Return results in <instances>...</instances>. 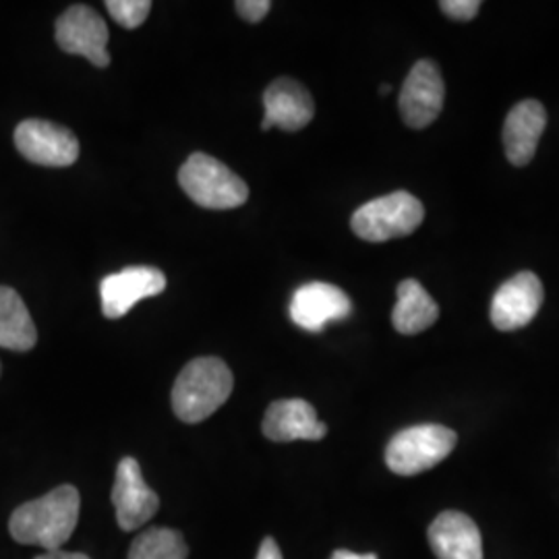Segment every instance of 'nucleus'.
Wrapping results in <instances>:
<instances>
[{"label":"nucleus","instance_id":"1","mask_svg":"<svg viewBox=\"0 0 559 559\" xmlns=\"http://www.w3.org/2000/svg\"><path fill=\"white\" fill-rule=\"evenodd\" d=\"M80 506V491L73 485H60L38 500L21 503L9 520V533L21 545L60 551L75 533Z\"/></svg>","mask_w":559,"mask_h":559},{"label":"nucleus","instance_id":"2","mask_svg":"<svg viewBox=\"0 0 559 559\" xmlns=\"http://www.w3.org/2000/svg\"><path fill=\"white\" fill-rule=\"evenodd\" d=\"M235 378L218 357H200L185 365L173 388V411L182 423L198 425L230 399Z\"/></svg>","mask_w":559,"mask_h":559},{"label":"nucleus","instance_id":"3","mask_svg":"<svg viewBox=\"0 0 559 559\" xmlns=\"http://www.w3.org/2000/svg\"><path fill=\"white\" fill-rule=\"evenodd\" d=\"M459 443L456 431L427 423L402 429L385 448V464L400 477H415L452 454Z\"/></svg>","mask_w":559,"mask_h":559},{"label":"nucleus","instance_id":"4","mask_svg":"<svg viewBox=\"0 0 559 559\" xmlns=\"http://www.w3.org/2000/svg\"><path fill=\"white\" fill-rule=\"evenodd\" d=\"M179 185L191 200L207 210H235L249 200L247 182L226 164L201 152L191 154L180 166Z\"/></svg>","mask_w":559,"mask_h":559},{"label":"nucleus","instance_id":"5","mask_svg":"<svg viewBox=\"0 0 559 559\" xmlns=\"http://www.w3.org/2000/svg\"><path fill=\"white\" fill-rule=\"evenodd\" d=\"M425 221V207L408 191H394L360 205L350 228L367 242H385L413 235Z\"/></svg>","mask_w":559,"mask_h":559},{"label":"nucleus","instance_id":"6","mask_svg":"<svg viewBox=\"0 0 559 559\" xmlns=\"http://www.w3.org/2000/svg\"><path fill=\"white\" fill-rule=\"evenodd\" d=\"M57 41L67 55H80L94 67H108L110 32L100 13L87 4L69 7L57 21Z\"/></svg>","mask_w":559,"mask_h":559},{"label":"nucleus","instance_id":"7","mask_svg":"<svg viewBox=\"0 0 559 559\" xmlns=\"http://www.w3.org/2000/svg\"><path fill=\"white\" fill-rule=\"evenodd\" d=\"M15 145L25 160L64 168L80 158V140L73 131L50 120L27 119L15 129Z\"/></svg>","mask_w":559,"mask_h":559},{"label":"nucleus","instance_id":"8","mask_svg":"<svg viewBox=\"0 0 559 559\" xmlns=\"http://www.w3.org/2000/svg\"><path fill=\"white\" fill-rule=\"evenodd\" d=\"M445 102V85L440 67L423 59L406 75L400 92V115L411 129H425L441 115Z\"/></svg>","mask_w":559,"mask_h":559},{"label":"nucleus","instance_id":"9","mask_svg":"<svg viewBox=\"0 0 559 559\" xmlns=\"http://www.w3.org/2000/svg\"><path fill=\"white\" fill-rule=\"evenodd\" d=\"M110 498L117 510V522L124 533L138 531L160 510L158 493L145 483L140 462L131 456L120 460Z\"/></svg>","mask_w":559,"mask_h":559},{"label":"nucleus","instance_id":"10","mask_svg":"<svg viewBox=\"0 0 559 559\" xmlns=\"http://www.w3.org/2000/svg\"><path fill=\"white\" fill-rule=\"evenodd\" d=\"M166 288V276L158 267L131 265L102 280V313L108 320L124 318L140 300L158 297Z\"/></svg>","mask_w":559,"mask_h":559},{"label":"nucleus","instance_id":"11","mask_svg":"<svg viewBox=\"0 0 559 559\" xmlns=\"http://www.w3.org/2000/svg\"><path fill=\"white\" fill-rule=\"evenodd\" d=\"M545 299L543 284L533 272H520L503 282L491 300V323L500 332H514L528 325Z\"/></svg>","mask_w":559,"mask_h":559},{"label":"nucleus","instance_id":"12","mask_svg":"<svg viewBox=\"0 0 559 559\" xmlns=\"http://www.w3.org/2000/svg\"><path fill=\"white\" fill-rule=\"evenodd\" d=\"M261 131L278 127L282 131H300L316 117V102L305 85L290 78H280L263 92Z\"/></svg>","mask_w":559,"mask_h":559},{"label":"nucleus","instance_id":"13","mask_svg":"<svg viewBox=\"0 0 559 559\" xmlns=\"http://www.w3.org/2000/svg\"><path fill=\"white\" fill-rule=\"evenodd\" d=\"M350 311L353 302L348 295L325 282H309L300 286L290 300V318L307 332H321L332 321L346 320Z\"/></svg>","mask_w":559,"mask_h":559},{"label":"nucleus","instance_id":"14","mask_svg":"<svg viewBox=\"0 0 559 559\" xmlns=\"http://www.w3.org/2000/svg\"><path fill=\"white\" fill-rule=\"evenodd\" d=\"M263 436L270 441H320L328 433V425L318 419L316 408L307 400H276L267 406L263 425Z\"/></svg>","mask_w":559,"mask_h":559},{"label":"nucleus","instance_id":"15","mask_svg":"<svg viewBox=\"0 0 559 559\" xmlns=\"http://www.w3.org/2000/svg\"><path fill=\"white\" fill-rule=\"evenodd\" d=\"M545 127L547 112L540 102H519L508 112L503 122V150L510 164L526 166L533 162Z\"/></svg>","mask_w":559,"mask_h":559},{"label":"nucleus","instance_id":"16","mask_svg":"<svg viewBox=\"0 0 559 559\" xmlns=\"http://www.w3.org/2000/svg\"><path fill=\"white\" fill-rule=\"evenodd\" d=\"M427 535L438 559H483L479 528L462 512H441Z\"/></svg>","mask_w":559,"mask_h":559},{"label":"nucleus","instance_id":"17","mask_svg":"<svg viewBox=\"0 0 559 559\" xmlns=\"http://www.w3.org/2000/svg\"><path fill=\"white\" fill-rule=\"evenodd\" d=\"M399 300L392 311L394 330L404 336H415L425 330H429L438 318L440 307L431 299V295L420 286L417 280H402L399 284Z\"/></svg>","mask_w":559,"mask_h":559},{"label":"nucleus","instance_id":"18","mask_svg":"<svg viewBox=\"0 0 559 559\" xmlns=\"http://www.w3.org/2000/svg\"><path fill=\"white\" fill-rule=\"evenodd\" d=\"M38 342V330L20 297L11 286H0V348L27 353Z\"/></svg>","mask_w":559,"mask_h":559},{"label":"nucleus","instance_id":"19","mask_svg":"<svg viewBox=\"0 0 559 559\" xmlns=\"http://www.w3.org/2000/svg\"><path fill=\"white\" fill-rule=\"evenodd\" d=\"M189 545L175 528H147L131 543L129 559H187Z\"/></svg>","mask_w":559,"mask_h":559},{"label":"nucleus","instance_id":"20","mask_svg":"<svg viewBox=\"0 0 559 559\" xmlns=\"http://www.w3.org/2000/svg\"><path fill=\"white\" fill-rule=\"evenodd\" d=\"M106 9L120 27L135 29L147 20L152 11V2L150 0H108Z\"/></svg>","mask_w":559,"mask_h":559},{"label":"nucleus","instance_id":"21","mask_svg":"<svg viewBox=\"0 0 559 559\" xmlns=\"http://www.w3.org/2000/svg\"><path fill=\"white\" fill-rule=\"evenodd\" d=\"M441 13L454 21H471L479 15V0H443Z\"/></svg>","mask_w":559,"mask_h":559},{"label":"nucleus","instance_id":"22","mask_svg":"<svg viewBox=\"0 0 559 559\" xmlns=\"http://www.w3.org/2000/svg\"><path fill=\"white\" fill-rule=\"evenodd\" d=\"M235 9L247 23H260L270 13L272 2L270 0H239L235 4Z\"/></svg>","mask_w":559,"mask_h":559},{"label":"nucleus","instance_id":"23","mask_svg":"<svg viewBox=\"0 0 559 559\" xmlns=\"http://www.w3.org/2000/svg\"><path fill=\"white\" fill-rule=\"evenodd\" d=\"M255 559H284L282 558V551H280L278 543L267 537L261 543L260 551H258V558Z\"/></svg>","mask_w":559,"mask_h":559},{"label":"nucleus","instance_id":"24","mask_svg":"<svg viewBox=\"0 0 559 559\" xmlns=\"http://www.w3.org/2000/svg\"><path fill=\"white\" fill-rule=\"evenodd\" d=\"M330 559H378L376 554H355V551H348V549H338L332 554Z\"/></svg>","mask_w":559,"mask_h":559},{"label":"nucleus","instance_id":"25","mask_svg":"<svg viewBox=\"0 0 559 559\" xmlns=\"http://www.w3.org/2000/svg\"><path fill=\"white\" fill-rule=\"evenodd\" d=\"M36 559H92L87 558V556H83V554H69V551H46L44 556Z\"/></svg>","mask_w":559,"mask_h":559},{"label":"nucleus","instance_id":"26","mask_svg":"<svg viewBox=\"0 0 559 559\" xmlns=\"http://www.w3.org/2000/svg\"><path fill=\"white\" fill-rule=\"evenodd\" d=\"M390 92H392V87H390L388 83H383V85H381V94L385 96V94H390Z\"/></svg>","mask_w":559,"mask_h":559}]
</instances>
